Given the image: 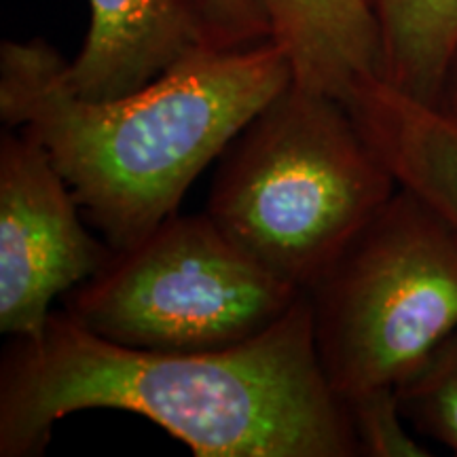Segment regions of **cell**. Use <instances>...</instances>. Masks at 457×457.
I'll use <instances>...</instances> for the list:
<instances>
[{"instance_id":"6da1fadb","label":"cell","mask_w":457,"mask_h":457,"mask_svg":"<svg viewBox=\"0 0 457 457\" xmlns=\"http://www.w3.org/2000/svg\"><path fill=\"white\" fill-rule=\"evenodd\" d=\"M89 409L146 417L199 457H360L320 362L307 293L270 330L225 350H134L64 312L37 339H11L0 455H41L57 421Z\"/></svg>"},{"instance_id":"7a4b0ae2","label":"cell","mask_w":457,"mask_h":457,"mask_svg":"<svg viewBox=\"0 0 457 457\" xmlns=\"http://www.w3.org/2000/svg\"><path fill=\"white\" fill-rule=\"evenodd\" d=\"M64 68L43 38L4 41L0 117L47 151L112 250L138 244L179 212L197 176L293 81L273 38L193 57L108 100L74 94Z\"/></svg>"},{"instance_id":"3957f363","label":"cell","mask_w":457,"mask_h":457,"mask_svg":"<svg viewBox=\"0 0 457 457\" xmlns=\"http://www.w3.org/2000/svg\"><path fill=\"white\" fill-rule=\"evenodd\" d=\"M396 188L350 108L290 81L219 157L204 212L267 271L307 290Z\"/></svg>"},{"instance_id":"277c9868","label":"cell","mask_w":457,"mask_h":457,"mask_svg":"<svg viewBox=\"0 0 457 457\" xmlns=\"http://www.w3.org/2000/svg\"><path fill=\"white\" fill-rule=\"evenodd\" d=\"M305 293L330 387H396L457 328V227L398 185Z\"/></svg>"},{"instance_id":"5b68a950","label":"cell","mask_w":457,"mask_h":457,"mask_svg":"<svg viewBox=\"0 0 457 457\" xmlns=\"http://www.w3.org/2000/svg\"><path fill=\"white\" fill-rule=\"evenodd\" d=\"M303 293L237 248L205 212H176L138 244L114 250L68 293L62 312L123 347L204 352L265 333Z\"/></svg>"},{"instance_id":"8992f818","label":"cell","mask_w":457,"mask_h":457,"mask_svg":"<svg viewBox=\"0 0 457 457\" xmlns=\"http://www.w3.org/2000/svg\"><path fill=\"white\" fill-rule=\"evenodd\" d=\"M71 187L26 131L0 134V333L37 339L51 303L94 278L114 250L85 227Z\"/></svg>"},{"instance_id":"52a82bcc","label":"cell","mask_w":457,"mask_h":457,"mask_svg":"<svg viewBox=\"0 0 457 457\" xmlns=\"http://www.w3.org/2000/svg\"><path fill=\"white\" fill-rule=\"evenodd\" d=\"M267 38L265 17L225 0H89L87 37L64 79L81 98H119L193 57Z\"/></svg>"},{"instance_id":"ba28073f","label":"cell","mask_w":457,"mask_h":457,"mask_svg":"<svg viewBox=\"0 0 457 457\" xmlns=\"http://www.w3.org/2000/svg\"><path fill=\"white\" fill-rule=\"evenodd\" d=\"M282 45L293 83L345 102L381 79V37L369 0H256Z\"/></svg>"},{"instance_id":"9c48e42d","label":"cell","mask_w":457,"mask_h":457,"mask_svg":"<svg viewBox=\"0 0 457 457\" xmlns=\"http://www.w3.org/2000/svg\"><path fill=\"white\" fill-rule=\"evenodd\" d=\"M343 104L398 185L457 227V125L384 79L360 83Z\"/></svg>"},{"instance_id":"30bf717a","label":"cell","mask_w":457,"mask_h":457,"mask_svg":"<svg viewBox=\"0 0 457 457\" xmlns=\"http://www.w3.org/2000/svg\"><path fill=\"white\" fill-rule=\"evenodd\" d=\"M381 37V79L436 106L457 47V0H369Z\"/></svg>"},{"instance_id":"8fae6325","label":"cell","mask_w":457,"mask_h":457,"mask_svg":"<svg viewBox=\"0 0 457 457\" xmlns=\"http://www.w3.org/2000/svg\"><path fill=\"white\" fill-rule=\"evenodd\" d=\"M396 394L411 428L457 455V328L400 381Z\"/></svg>"},{"instance_id":"7c38bea8","label":"cell","mask_w":457,"mask_h":457,"mask_svg":"<svg viewBox=\"0 0 457 457\" xmlns=\"http://www.w3.org/2000/svg\"><path fill=\"white\" fill-rule=\"evenodd\" d=\"M360 457H430L432 449L403 411L394 386L370 387L345 398Z\"/></svg>"},{"instance_id":"4fadbf2b","label":"cell","mask_w":457,"mask_h":457,"mask_svg":"<svg viewBox=\"0 0 457 457\" xmlns=\"http://www.w3.org/2000/svg\"><path fill=\"white\" fill-rule=\"evenodd\" d=\"M434 108H436L445 119H449L451 123L457 125V47L449 62L447 72H445L441 96H438V102Z\"/></svg>"},{"instance_id":"5bb4252c","label":"cell","mask_w":457,"mask_h":457,"mask_svg":"<svg viewBox=\"0 0 457 457\" xmlns=\"http://www.w3.org/2000/svg\"><path fill=\"white\" fill-rule=\"evenodd\" d=\"M227 4H231V7H236L239 11H245V13H256V15H262L265 17V13H262V9L259 7V3L256 0H225ZM267 20V17H265Z\"/></svg>"}]
</instances>
